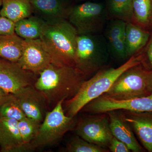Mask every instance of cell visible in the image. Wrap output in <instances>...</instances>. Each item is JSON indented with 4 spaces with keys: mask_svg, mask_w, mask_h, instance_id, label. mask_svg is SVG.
<instances>
[{
    "mask_svg": "<svg viewBox=\"0 0 152 152\" xmlns=\"http://www.w3.org/2000/svg\"><path fill=\"white\" fill-rule=\"evenodd\" d=\"M68 152H107L106 148L85 140L79 136L73 138L68 144L65 150Z\"/></svg>",
    "mask_w": 152,
    "mask_h": 152,
    "instance_id": "obj_26",
    "label": "cell"
},
{
    "mask_svg": "<svg viewBox=\"0 0 152 152\" xmlns=\"http://www.w3.org/2000/svg\"><path fill=\"white\" fill-rule=\"evenodd\" d=\"M127 23L119 19L112 21L109 26L107 32L112 50L117 56L122 58L128 57L126 45Z\"/></svg>",
    "mask_w": 152,
    "mask_h": 152,
    "instance_id": "obj_17",
    "label": "cell"
},
{
    "mask_svg": "<svg viewBox=\"0 0 152 152\" xmlns=\"http://www.w3.org/2000/svg\"><path fill=\"white\" fill-rule=\"evenodd\" d=\"M13 119L0 120V148L3 152H25V145L18 127Z\"/></svg>",
    "mask_w": 152,
    "mask_h": 152,
    "instance_id": "obj_15",
    "label": "cell"
},
{
    "mask_svg": "<svg viewBox=\"0 0 152 152\" xmlns=\"http://www.w3.org/2000/svg\"><path fill=\"white\" fill-rule=\"evenodd\" d=\"M41 123L26 117L18 121V127L26 152L28 145L35 137Z\"/></svg>",
    "mask_w": 152,
    "mask_h": 152,
    "instance_id": "obj_23",
    "label": "cell"
},
{
    "mask_svg": "<svg viewBox=\"0 0 152 152\" xmlns=\"http://www.w3.org/2000/svg\"><path fill=\"white\" fill-rule=\"evenodd\" d=\"M106 20L105 8L102 4L87 2L75 5L68 20L78 34H91L100 31Z\"/></svg>",
    "mask_w": 152,
    "mask_h": 152,
    "instance_id": "obj_7",
    "label": "cell"
},
{
    "mask_svg": "<svg viewBox=\"0 0 152 152\" xmlns=\"http://www.w3.org/2000/svg\"><path fill=\"white\" fill-rule=\"evenodd\" d=\"M33 15L30 0H2L0 16L15 23Z\"/></svg>",
    "mask_w": 152,
    "mask_h": 152,
    "instance_id": "obj_19",
    "label": "cell"
},
{
    "mask_svg": "<svg viewBox=\"0 0 152 152\" xmlns=\"http://www.w3.org/2000/svg\"><path fill=\"white\" fill-rule=\"evenodd\" d=\"M33 15L48 24L68 20L74 0H30Z\"/></svg>",
    "mask_w": 152,
    "mask_h": 152,
    "instance_id": "obj_12",
    "label": "cell"
},
{
    "mask_svg": "<svg viewBox=\"0 0 152 152\" xmlns=\"http://www.w3.org/2000/svg\"><path fill=\"white\" fill-rule=\"evenodd\" d=\"M140 64L125 71L103 95L118 100H127L150 94L148 87L150 72Z\"/></svg>",
    "mask_w": 152,
    "mask_h": 152,
    "instance_id": "obj_6",
    "label": "cell"
},
{
    "mask_svg": "<svg viewBox=\"0 0 152 152\" xmlns=\"http://www.w3.org/2000/svg\"><path fill=\"white\" fill-rule=\"evenodd\" d=\"M149 34L127 22L126 29V45L128 57L134 56L146 45Z\"/></svg>",
    "mask_w": 152,
    "mask_h": 152,
    "instance_id": "obj_21",
    "label": "cell"
},
{
    "mask_svg": "<svg viewBox=\"0 0 152 152\" xmlns=\"http://www.w3.org/2000/svg\"><path fill=\"white\" fill-rule=\"evenodd\" d=\"M106 42L95 34H79L77 38L75 67L86 77L101 67L108 55Z\"/></svg>",
    "mask_w": 152,
    "mask_h": 152,
    "instance_id": "obj_5",
    "label": "cell"
},
{
    "mask_svg": "<svg viewBox=\"0 0 152 152\" xmlns=\"http://www.w3.org/2000/svg\"><path fill=\"white\" fill-rule=\"evenodd\" d=\"M46 23L32 15L15 23V33L24 39H39Z\"/></svg>",
    "mask_w": 152,
    "mask_h": 152,
    "instance_id": "obj_20",
    "label": "cell"
},
{
    "mask_svg": "<svg viewBox=\"0 0 152 152\" xmlns=\"http://www.w3.org/2000/svg\"><path fill=\"white\" fill-rule=\"evenodd\" d=\"M107 113L109 117L110 128L113 137L126 144L132 151H142L141 146L136 140L128 123L125 121L123 117H120L114 111L107 112Z\"/></svg>",
    "mask_w": 152,
    "mask_h": 152,
    "instance_id": "obj_16",
    "label": "cell"
},
{
    "mask_svg": "<svg viewBox=\"0 0 152 152\" xmlns=\"http://www.w3.org/2000/svg\"><path fill=\"white\" fill-rule=\"evenodd\" d=\"M142 59L141 55H134L118 67L101 70L89 80H86L75 95L65 100L66 115L74 118L91 101L105 94L125 71L141 64Z\"/></svg>",
    "mask_w": 152,
    "mask_h": 152,
    "instance_id": "obj_2",
    "label": "cell"
},
{
    "mask_svg": "<svg viewBox=\"0 0 152 152\" xmlns=\"http://www.w3.org/2000/svg\"><path fill=\"white\" fill-rule=\"evenodd\" d=\"M111 13L119 19L129 20L133 15L132 0H109Z\"/></svg>",
    "mask_w": 152,
    "mask_h": 152,
    "instance_id": "obj_24",
    "label": "cell"
},
{
    "mask_svg": "<svg viewBox=\"0 0 152 152\" xmlns=\"http://www.w3.org/2000/svg\"><path fill=\"white\" fill-rule=\"evenodd\" d=\"M26 40L16 34L0 35V58L18 62L24 48Z\"/></svg>",
    "mask_w": 152,
    "mask_h": 152,
    "instance_id": "obj_18",
    "label": "cell"
},
{
    "mask_svg": "<svg viewBox=\"0 0 152 152\" xmlns=\"http://www.w3.org/2000/svg\"><path fill=\"white\" fill-rule=\"evenodd\" d=\"M65 101H59L53 110L47 112L35 137L27 146L26 152L55 143L74 127V118L66 115L63 108Z\"/></svg>",
    "mask_w": 152,
    "mask_h": 152,
    "instance_id": "obj_4",
    "label": "cell"
},
{
    "mask_svg": "<svg viewBox=\"0 0 152 152\" xmlns=\"http://www.w3.org/2000/svg\"><path fill=\"white\" fill-rule=\"evenodd\" d=\"M109 149L113 152H129L130 150L126 144L113 137L109 144Z\"/></svg>",
    "mask_w": 152,
    "mask_h": 152,
    "instance_id": "obj_28",
    "label": "cell"
},
{
    "mask_svg": "<svg viewBox=\"0 0 152 152\" xmlns=\"http://www.w3.org/2000/svg\"><path fill=\"white\" fill-rule=\"evenodd\" d=\"M133 15L140 23L146 25L152 17V0H132Z\"/></svg>",
    "mask_w": 152,
    "mask_h": 152,
    "instance_id": "obj_25",
    "label": "cell"
},
{
    "mask_svg": "<svg viewBox=\"0 0 152 152\" xmlns=\"http://www.w3.org/2000/svg\"><path fill=\"white\" fill-rule=\"evenodd\" d=\"M123 118L132 126L145 148L152 152V112L126 111Z\"/></svg>",
    "mask_w": 152,
    "mask_h": 152,
    "instance_id": "obj_14",
    "label": "cell"
},
{
    "mask_svg": "<svg viewBox=\"0 0 152 152\" xmlns=\"http://www.w3.org/2000/svg\"><path fill=\"white\" fill-rule=\"evenodd\" d=\"M15 23L5 17L0 16V35H11L15 33Z\"/></svg>",
    "mask_w": 152,
    "mask_h": 152,
    "instance_id": "obj_27",
    "label": "cell"
},
{
    "mask_svg": "<svg viewBox=\"0 0 152 152\" xmlns=\"http://www.w3.org/2000/svg\"><path fill=\"white\" fill-rule=\"evenodd\" d=\"M86 76L75 66L51 64L39 75L34 86L45 98L48 104L55 105L75 95Z\"/></svg>",
    "mask_w": 152,
    "mask_h": 152,
    "instance_id": "obj_1",
    "label": "cell"
},
{
    "mask_svg": "<svg viewBox=\"0 0 152 152\" xmlns=\"http://www.w3.org/2000/svg\"><path fill=\"white\" fill-rule=\"evenodd\" d=\"M147 54H148V58L150 64L152 67V41L149 46Z\"/></svg>",
    "mask_w": 152,
    "mask_h": 152,
    "instance_id": "obj_29",
    "label": "cell"
},
{
    "mask_svg": "<svg viewBox=\"0 0 152 152\" xmlns=\"http://www.w3.org/2000/svg\"><path fill=\"white\" fill-rule=\"evenodd\" d=\"M7 93L5 92L3 90H2L0 88V98L2 97L3 96L7 94Z\"/></svg>",
    "mask_w": 152,
    "mask_h": 152,
    "instance_id": "obj_31",
    "label": "cell"
},
{
    "mask_svg": "<svg viewBox=\"0 0 152 152\" xmlns=\"http://www.w3.org/2000/svg\"><path fill=\"white\" fill-rule=\"evenodd\" d=\"M26 117L13 94H7L0 98V120L13 119L19 121Z\"/></svg>",
    "mask_w": 152,
    "mask_h": 152,
    "instance_id": "obj_22",
    "label": "cell"
},
{
    "mask_svg": "<svg viewBox=\"0 0 152 152\" xmlns=\"http://www.w3.org/2000/svg\"><path fill=\"white\" fill-rule=\"evenodd\" d=\"M77 135L91 143L106 148L113 137L110 121L105 115L82 120L76 129Z\"/></svg>",
    "mask_w": 152,
    "mask_h": 152,
    "instance_id": "obj_10",
    "label": "cell"
},
{
    "mask_svg": "<svg viewBox=\"0 0 152 152\" xmlns=\"http://www.w3.org/2000/svg\"><path fill=\"white\" fill-rule=\"evenodd\" d=\"M148 87L150 93L152 92V71L150 72L149 76L148 82Z\"/></svg>",
    "mask_w": 152,
    "mask_h": 152,
    "instance_id": "obj_30",
    "label": "cell"
},
{
    "mask_svg": "<svg viewBox=\"0 0 152 152\" xmlns=\"http://www.w3.org/2000/svg\"><path fill=\"white\" fill-rule=\"evenodd\" d=\"M14 95L26 116L42 123L48 112V102L34 85L22 88Z\"/></svg>",
    "mask_w": 152,
    "mask_h": 152,
    "instance_id": "obj_13",
    "label": "cell"
},
{
    "mask_svg": "<svg viewBox=\"0 0 152 152\" xmlns=\"http://www.w3.org/2000/svg\"><path fill=\"white\" fill-rule=\"evenodd\" d=\"M2 4V0H0V8L1 7Z\"/></svg>",
    "mask_w": 152,
    "mask_h": 152,
    "instance_id": "obj_32",
    "label": "cell"
},
{
    "mask_svg": "<svg viewBox=\"0 0 152 152\" xmlns=\"http://www.w3.org/2000/svg\"><path fill=\"white\" fill-rule=\"evenodd\" d=\"M25 40L24 48L18 63L24 69L39 75L52 64L51 58L40 39Z\"/></svg>",
    "mask_w": 152,
    "mask_h": 152,
    "instance_id": "obj_11",
    "label": "cell"
},
{
    "mask_svg": "<svg viewBox=\"0 0 152 152\" xmlns=\"http://www.w3.org/2000/svg\"><path fill=\"white\" fill-rule=\"evenodd\" d=\"M78 34L68 20L46 24L40 39L51 58L52 64L75 66V58Z\"/></svg>",
    "mask_w": 152,
    "mask_h": 152,
    "instance_id": "obj_3",
    "label": "cell"
},
{
    "mask_svg": "<svg viewBox=\"0 0 152 152\" xmlns=\"http://www.w3.org/2000/svg\"><path fill=\"white\" fill-rule=\"evenodd\" d=\"M82 110L94 114L105 113L116 110L152 112V92L147 96L127 100L116 99L102 95L91 101Z\"/></svg>",
    "mask_w": 152,
    "mask_h": 152,
    "instance_id": "obj_8",
    "label": "cell"
},
{
    "mask_svg": "<svg viewBox=\"0 0 152 152\" xmlns=\"http://www.w3.org/2000/svg\"><path fill=\"white\" fill-rule=\"evenodd\" d=\"M18 62L0 58V88L7 94H15L22 88L34 86L37 78Z\"/></svg>",
    "mask_w": 152,
    "mask_h": 152,
    "instance_id": "obj_9",
    "label": "cell"
}]
</instances>
